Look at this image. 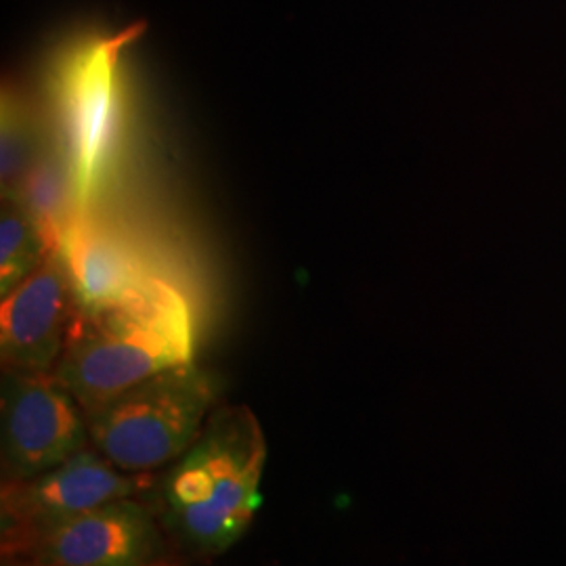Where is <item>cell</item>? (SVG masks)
<instances>
[{
  "label": "cell",
  "instance_id": "obj_2",
  "mask_svg": "<svg viewBox=\"0 0 566 566\" xmlns=\"http://www.w3.org/2000/svg\"><path fill=\"white\" fill-rule=\"evenodd\" d=\"M264 464L266 439L252 409H217L163 476L164 523L191 552L221 554L235 546L261 506Z\"/></svg>",
  "mask_w": 566,
  "mask_h": 566
},
{
  "label": "cell",
  "instance_id": "obj_10",
  "mask_svg": "<svg viewBox=\"0 0 566 566\" xmlns=\"http://www.w3.org/2000/svg\"><path fill=\"white\" fill-rule=\"evenodd\" d=\"M4 200H15L28 212L41 231L49 252L60 250L65 227L78 210L72 170L60 137L44 149L39 163L23 177L18 191Z\"/></svg>",
  "mask_w": 566,
  "mask_h": 566
},
{
  "label": "cell",
  "instance_id": "obj_12",
  "mask_svg": "<svg viewBox=\"0 0 566 566\" xmlns=\"http://www.w3.org/2000/svg\"><path fill=\"white\" fill-rule=\"evenodd\" d=\"M46 245L41 231L15 200H2L0 210V296L15 290L39 264Z\"/></svg>",
  "mask_w": 566,
  "mask_h": 566
},
{
  "label": "cell",
  "instance_id": "obj_6",
  "mask_svg": "<svg viewBox=\"0 0 566 566\" xmlns=\"http://www.w3.org/2000/svg\"><path fill=\"white\" fill-rule=\"evenodd\" d=\"M139 491V474L122 472L93 446L36 479L2 483V554L20 558L49 528Z\"/></svg>",
  "mask_w": 566,
  "mask_h": 566
},
{
  "label": "cell",
  "instance_id": "obj_4",
  "mask_svg": "<svg viewBox=\"0 0 566 566\" xmlns=\"http://www.w3.org/2000/svg\"><path fill=\"white\" fill-rule=\"evenodd\" d=\"M212 403L214 382L202 367L164 369L88 416L91 446L122 472L158 470L196 443Z\"/></svg>",
  "mask_w": 566,
  "mask_h": 566
},
{
  "label": "cell",
  "instance_id": "obj_5",
  "mask_svg": "<svg viewBox=\"0 0 566 566\" xmlns=\"http://www.w3.org/2000/svg\"><path fill=\"white\" fill-rule=\"evenodd\" d=\"M2 483L36 479L91 446L88 418L53 371L2 376Z\"/></svg>",
  "mask_w": 566,
  "mask_h": 566
},
{
  "label": "cell",
  "instance_id": "obj_9",
  "mask_svg": "<svg viewBox=\"0 0 566 566\" xmlns=\"http://www.w3.org/2000/svg\"><path fill=\"white\" fill-rule=\"evenodd\" d=\"M60 256L81 308L124 301L156 277L142 243L99 208L74 212Z\"/></svg>",
  "mask_w": 566,
  "mask_h": 566
},
{
  "label": "cell",
  "instance_id": "obj_3",
  "mask_svg": "<svg viewBox=\"0 0 566 566\" xmlns=\"http://www.w3.org/2000/svg\"><path fill=\"white\" fill-rule=\"evenodd\" d=\"M143 32L145 23H133L84 36L61 49L49 70V102L78 210L99 208L120 181L128 133L122 55Z\"/></svg>",
  "mask_w": 566,
  "mask_h": 566
},
{
  "label": "cell",
  "instance_id": "obj_7",
  "mask_svg": "<svg viewBox=\"0 0 566 566\" xmlns=\"http://www.w3.org/2000/svg\"><path fill=\"white\" fill-rule=\"evenodd\" d=\"M78 301L60 250L41 264L0 304V359L13 371H53L67 343Z\"/></svg>",
  "mask_w": 566,
  "mask_h": 566
},
{
  "label": "cell",
  "instance_id": "obj_8",
  "mask_svg": "<svg viewBox=\"0 0 566 566\" xmlns=\"http://www.w3.org/2000/svg\"><path fill=\"white\" fill-rule=\"evenodd\" d=\"M160 547L149 507L122 497L49 528L20 558L36 566H149Z\"/></svg>",
  "mask_w": 566,
  "mask_h": 566
},
{
  "label": "cell",
  "instance_id": "obj_1",
  "mask_svg": "<svg viewBox=\"0 0 566 566\" xmlns=\"http://www.w3.org/2000/svg\"><path fill=\"white\" fill-rule=\"evenodd\" d=\"M193 361V322L181 292L154 277L118 303L81 308L53 376L86 418L164 369Z\"/></svg>",
  "mask_w": 566,
  "mask_h": 566
},
{
  "label": "cell",
  "instance_id": "obj_11",
  "mask_svg": "<svg viewBox=\"0 0 566 566\" xmlns=\"http://www.w3.org/2000/svg\"><path fill=\"white\" fill-rule=\"evenodd\" d=\"M57 137L41 107L15 86L2 88L0 97V187L2 200L11 198L30 168Z\"/></svg>",
  "mask_w": 566,
  "mask_h": 566
}]
</instances>
